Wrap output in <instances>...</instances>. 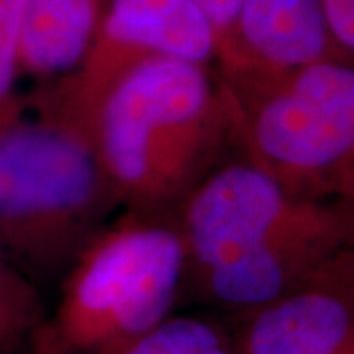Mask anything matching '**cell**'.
Returning <instances> with one entry per match:
<instances>
[{
    "label": "cell",
    "mask_w": 354,
    "mask_h": 354,
    "mask_svg": "<svg viewBox=\"0 0 354 354\" xmlns=\"http://www.w3.org/2000/svg\"><path fill=\"white\" fill-rule=\"evenodd\" d=\"M176 227L185 254L181 299L244 319L305 290L354 248V203L295 197L230 158L191 191Z\"/></svg>",
    "instance_id": "cell-1"
},
{
    "label": "cell",
    "mask_w": 354,
    "mask_h": 354,
    "mask_svg": "<svg viewBox=\"0 0 354 354\" xmlns=\"http://www.w3.org/2000/svg\"><path fill=\"white\" fill-rule=\"evenodd\" d=\"M85 138L120 211L176 221L191 191L236 150L234 104L209 65L148 57L102 95Z\"/></svg>",
    "instance_id": "cell-2"
},
{
    "label": "cell",
    "mask_w": 354,
    "mask_h": 354,
    "mask_svg": "<svg viewBox=\"0 0 354 354\" xmlns=\"http://www.w3.org/2000/svg\"><path fill=\"white\" fill-rule=\"evenodd\" d=\"M120 213L88 140L48 114L0 134V254L39 290L57 286Z\"/></svg>",
    "instance_id": "cell-3"
},
{
    "label": "cell",
    "mask_w": 354,
    "mask_h": 354,
    "mask_svg": "<svg viewBox=\"0 0 354 354\" xmlns=\"http://www.w3.org/2000/svg\"><path fill=\"white\" fill-rule=\"evenodd\" d=\"M176 221L120 211L59 279L34 354H102L153 329L181 299Z\"/></svg>",
    "instance_id": "cell-4"
},
{
    "label": "cell",
    "mask_w": 354,
    "mask_h": 354,
    "mask_svg": "<svg viewBox=\"0 0 354 354\" xmlns=\"http://www.w3.org/2000/svg\"><path fill=\"white\" fill-rule=\"evenodd\" d=\"M221 79L234 104L239 158L295 197L354 203V64Z\"/></svg>",
    "instance_id": "cell-5"
},
{
    "label": "cell",
    "mask_w": 354,
    "mask_h": 354,
    "mask_svg": "<svg viewBox=\"0 0 354 354\" xmlns=\"http://www.w3.org/2000/svg\"><path fill=\"white\" fill-rule=\"evenodd\" d=\"M215 53L213 28L193 0H106L85 59L36 106L85 136L102 95L132 65L148 57L207 65Z\"/></svg>",
    "instance_id": "cell-6"
},
{
    "label": "cell",
    "mask_w": 354,
    "mask_h": 354,
    "mask_svg": "<svg viewBox=\"0 0 354 354\" xmlns=\"http://www.w3.org/2000/svg\"><path fill=\"white\" fill-rule=\"evenodd\" d=\"M323 62L354 64L330 36L321 0H242L221 77L278 75Z\"/></svg>",
    "instance_id": "cell-7"
},
{
    "label": "cell",
    "mask_w": 354,
    "mask_h": 354,
    "mask_svg": "<svg viewBox=\"0 0 354 354\" xmlns=\"http://www.w3.org/2000/svg\"><path fill=\"white\" fill-rule=\"evenodd\" d=\"M236 354H354V301L317 288L241 319Z\"/></svg>",
    "instance_id": "cell-8"
},
{
    "label": "cell",
    "mask_w": 354,
    "mask_h": 354,
    "mask_svg": "<svg viewBox=\"0 0 354 354\" xmlns=\"http://www.w3.org/2000/svg\"><path fill=\"white\" fill-rule=\"evenodd\" d=\"M106 0H26L20 67L38 77L73 73L95 39Z\"/></svg>",
    "instance_id": "cell-9"
},
{
    "label": "cell",
    "mask_w": 354,
    "mask_h": 354,
    "mask_svg": "<svg viewBox=\"0 0 354 354\" xmlns=\"http://www.w3.org/2000/svg\"><path fill=\"white\" fill-rule=\"evenodd\" d=\"M48 311L41 290L0 254V354H34Z\"/></svg>",
    "instance_id": "cell-10"
},
{
    "label": "cell",
    "mask_w": 354,
    "mask_h": 354,
    "mask_svg": "<svg viewBox=\"0 0 354 354\" xmlns=\"http://www.w3.org/2000/svg\"><path fill=\"white\" fill-rule=\"evenodd\" d=\"M102 354H236L234 333L195 315H171L153 329Z\"/></svg>",
    "instance_id": "cell-11"
},
{
    "label": "cell",
    "mask_w": 354,
    "mask_h": 354,
    "mask_svg": "<svg viewBox=\"0 0 354 354\" xmlns=\"http://www.w3.org/2000/svg\"><path fill=\"white\" fill-rule=\"evenodd\" d=\"M26 0H0V134L24 116L16 95Z\"/></svg>",
    "instance_id": "cell-12"
},
{
    "label": "cell",
    "mask_w": 354,
    "mask_h": 354,
    "mask_svg": "<svg viewBox=\"0 0 354 354\" xmlns=\"http://www.w3.org/2000/svg\"><path fill=\"white\" fill-rule=\"evenodd\" d=\"M193 2L199 6V10L205 14V18L213 28L216 44L215 57L221 64H225L234 44V28H236L242 0H193Z\"/></svg>",
    "instance_id": "cell-13"
},
{
    "label": "cell",
    "mask_w": 354,
    "mask_h": 354,
    "mask_svg": "<svg viewBox=\"0 0 354 354\" xmlns=\"http://www.w3.org/2000/svg\"><path fill=\"white\" fill-rule=\"evenodd\" d=\"M307 288L333 291L354 301V248L344 250L323 266Z\"/></svg>",
    "instance_id": "cell-14"
},
{
    "label": "cell",
    "mask_w": 354,
    "mask_h": 354,
    "mask_svg": "<svg viewBox=\"0 0 354 354\" xmlns=\"http://www.w3.org/2000/svg\"><path fill=\"white\" fill-rule=\"evenodd\" d=\"M329 32L354 62V0H321Z\"/></svg>",
    "instance_id": "cell-15"
}]
</instances>
